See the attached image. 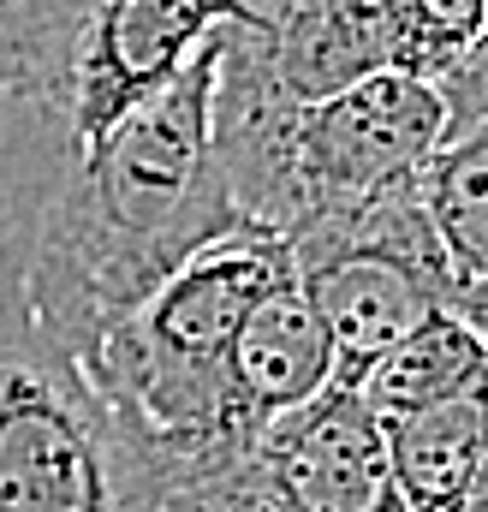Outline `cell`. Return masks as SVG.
Wrapping results in <instances>:
<instances>
[{"label":"cell","instance_id":"cell-5","mask_svg":"<svg viewBox=\"0 0 488 512\" xmlns=\"http://www.w3.org/2000/svg\"><path fill=\"white\" fill-rule=\"evenodd\" d=\"M161 477L84 358L0 268V512H155Z\"/></svg>","mask_w":488,"mask_h":512},{"label":"cell","instance_id":"cell-6","mask_svg":"<svg viewBox=\"0 0 488 512\" xmlns=\"http://www.w3.org/2000/svg\"><path fill=\"white\" fill-rule=\"evenodd\" d=\"M280 239L292 256L298 292L310 298L328 334L334 382L358 387L417 328H429L435 316H453L447 256L423 209L417 173L369 197L334 203Z\"/></svg>","mask_w":488,"mask_h":512},{"label":"cell","instance_id":"cell-10","mask_svg":"<svg viewBox=\"0 0 488 512\" xmlns=\"http://www.w3.org/2000/svg\"><path fill=\"white\" fill-rule=\"evenodd\" d=\"M488 24V0H405V72L441 78Z\"/></svg>","mask_w":488,"mask_h":512},{"label":"cell","instance_id":"cell-7","mask_svg":"<svg viewBox=\"0 0 488 512\" xmlns=\"http://www.w3.org/2000/svg\"><path fill=\"white\" fill-rule=\"evenodd\" d=\"M239 465L280 512H399L375 411L346 382L274 417Z\"/></svg>","mask_w":488,"mask_h":512},{"label":"cell","instance_id":"cell-3","mask_svg":"<svg viewBox=\"0 0 488 512\" xmlns=\"http://www.w3.org/2000/svg\"><path fill=\"white\" fill-rule=\"evenodd\" d=\"M441 126V90L417 72L387 66L328 96H286L215 36L209 137L244 227L292 233L334 203L411 179Z\"/></svg>","mask_w":488,"mask_h":512},{"label":"cell","instance_id":"cell-2","mask_svg":"<svg viewBox=\"0 0 488 512\" xmlns=\"http://www.w3.org/2000/svg\"><path fill=\"white\" fill-rule=\"evenodd\" d=\"M286 268V239L239 221L233 233L185 256L84 352V370L143 441L161 495L173 483L233 465L256 441L239 411L233 352L250 304Z\"/></svg>","mask_w":488,"mask_h":512},{"label":"cell","instance_id":"cell-9","mask_svg":"<svg viewBox=\"0 0 488 512\" xmlns=\"http://www.w3.org/2000/svg\"><path fill=\"white\" fill-rule=\"evenodd\" d=\"M233 382H239V411L250 435H262L274 417H286L292 405L316 399L334 382L328 334H322L310 298L298 292L292 268L250 304L239 328V352H233Z\"/></svg>","mask_w":488,"mask_h":512},{"label":"cell","instance_id":"cell-4","mask_svg":"<svg viewBox=\"0 0 488 512\" xmlns=\"http://www.w3.org/2000/svg\"><path fill=\"white\" fill-rule=\"evenodd\" d=\"M233 0H0V143L78 149L191 66Z\"/></svg>","mask_w":488,"mask_h":512},{"label":"cell","instance_id":"cell-1","mask_svg":"<svg viewBox=\"0 0 488 512\" xmlns=\"http://www.w3.org/2000/svg\"><path fill=\"white\" fill-rule=\"evenodd\" d=\"M209 90L215 42L78 149H0V268L78 358L191 251L239 227Z\"/></svg>","mask_w":488,"mask_h":512},{"label":"cell","instance_id":"cell-8","mask_svg":"<svg viewBox=\"0 0 488 512\" xmlns=\"http://www.w3.org/2000/svg\"><path fill=\"white\" fill-rule=\"evenodd\" d=\"M447 126L429 161L417 167L423 209L453 280V316L483 334L488 328V24L483 36L435 78Z\"/></svg>","mask_w":488,"mask_h":512}]
</instances>
